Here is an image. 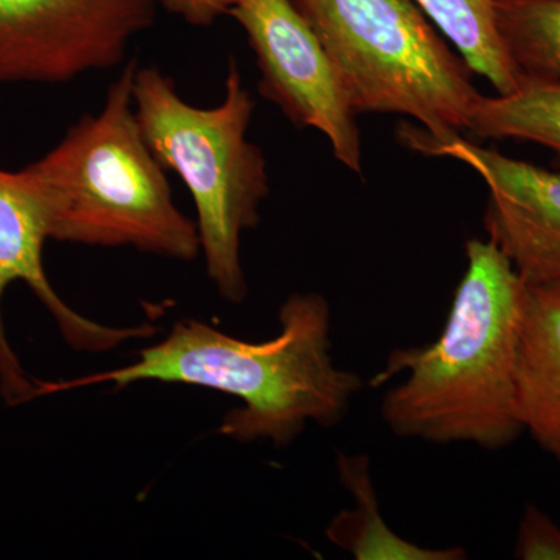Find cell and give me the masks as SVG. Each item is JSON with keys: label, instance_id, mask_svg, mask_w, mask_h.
<instances>
[{"label": "cell", "instance_id": "15", "mask_svg": "<svg viewBox=\"0 0 560 560\" xmlns=\"http://www.w3.org/2000/svg\"><path fill=\"white\" fill-rule=\"evenodd\" d=\"M514 555L522 560H560V525L536 504L523 511Z\"/></svg>", "mask_w": 560, "mask_h": 560}, {"label": "cell", "instance_id": "12", "mask_svg": "<svg viewBox=\"0 0 560 560\" xmlns=\"http://www.w3.org/2000/svg\"><path fill=\"white\" fill-rule=\"evenodd\" d=\"M467 130L480 139L539 143L560 161V83L522 75L508 94L478 95Z\"/></svg>", "mask_w": 560, "mask_h": 560}, {"label": "cell", "instance_id": "9", "mask_svg": "<svg viewBox=\"0 0 560 560\" xmlns=\"http://www.w3.org/2000/svg\"><path fill=\"white\" fill-rule=\"evenodd\" d=\"M419 153L474 168L489 189L485 228L525 285L560 283V173L482 149L463 138L444 143L401 138Z\"/></svg>", "mask_w": 560, "mask_h": 560}, {"label": "cell", "instance_id": "1", "mask_svg": "<svg viewBox=\"0 0 560 560\" xmlns=\"http://www.w3.org/2000/svg\"><path fill=\"white\" fill-rule=\"evenodd\" d=\"M279 323L278 337L253 342L201 320L180 319L164 340L140 350L135 363L77 381H38V396L103 383L114 390L138 382L201 386L241 400L224 416L220 434L285 447L311 420L337 425L364 381L331 360V312L323 294H291Z\"/></svg>", "mask_w": 560, "mask_h": 560}, {"label": "cell", "instance_id": "5", "mask_svg": "<svg viewBox=\"0 0 560 560\" xmlns=\"http://www.w3.org/2000/svg\"><path fill=\"white\" fill-rule=\"evenodd\" d=\"M357 113L418 120L401 138L444 143L469 128L480 92L415 0H293Z\"/></svg>", "mask_w": 560, "mask_h": 560}, {"label": "cell", "instance_id": "2", "mask_svg": "<svg viewBox=\"0 0 560 560\" xmlns=\"http://www.w3.org/2000/svg\"><path fill=\"white\" fill-rule=\"evenodd\" d=\"M466 256L441 337L394 350L370 385L408 374L382 400L396 436L500 451L523 433L515 372L526 285L490 241L471 238Z\"/></svg>", "mask_w": 560, "mask_h": 560}, {"label": "cell", "instance_id": "13", "mask_svg": "<svg viewBox=\"0 0 560 560\" xmlns=\"http://www.w3.org/2000/svg\"><path fill=\"white\" fill-rule=\"evenodd\" d=\"M444 33L470 70L480 73L499 94L518 86L522 72L511 60L492 0H415Z\"/></svg>", "mask_w": 560, "mask_h": 560}, {"label": "cell", "instance_id": "6", "mask_svg": "<svg viewBox=\"0 0 560 560\" xmlns=\"http://www.w3.org/2000/svg\"><path fill=\"white\" fill-rule=\"evenodd\" d=\"M158 0H0V84L66 83L124 62Z\"/></svg>", "mask_w": 560, "mask_h": 560}, {"label": "cell", "instance_id": "11", "mask_svg": "<svg viewBox=\"0 0 560 560\" xmlns=\"http://www.w3.org/2000/svg\"><path fill=\"white\" fill-rule=\"evenodd\" d=\"M368 455L340 453L338 477L355 500L353 510L341 511L331 518L326 536L331 544L357 560H464L460 547L427 548L400 537L383 521L377 492L371 478Z\"/></svg>", "mask_w": 560, "mask_h": 560}, {"label": "cell", "instance_id": "10", "mask_svg": "<svg viewBox=\"0 0 560 560\" xmlns=\"http://www.w3.org/2000/svg\"><path fill=\"white\" fill-rule=\"evenodd\" d=\"M515 407L523 431L560 464V283L526 285Z\"/></svg>", "mask_w": 560, "mask_h": 560}, {"label": "cell", "instance_id": "8", "mask_svg": "<svg viewBox=\"0 0 560 560\" xmlns=\"http://www.w3.org/2000/svg\"><path fill=\"white\" fill-rule=\"evenodd\" d=\"M50 241L49 221L39 195L24 172L0 168V396L9 407L38 397V381L28 377L11 348L3 324L2 300L14 282H24L54 316L66 342L88 352L117 348L132 338H147L153 327L113 329L72 311L51 287L43 250Z\"/></svg>", "mask_w": 560, "mask_h": 560}, {"label": "cell", "instance_id": "14", "mask_svg": "<svg viewBox=\"0 0 560 560\" xmlns=\"http://www.w3.org/2000/svg\"><path fill=\"white\" fill-rule=\"evenodd\" d=\"M492 5L522 75L560 83V0H492Z\"/></svg>", "mask_w": 560, "mask_h": 560}, {"label": "cell", "instance_id": "3", "mask_svg": "<svg viewBox=\"0 0 560 560\" xmlns=\"http://www.w3.org/2000/svg\"><path fill=\"white\" fill-rule=\"evenodd\" d=\"M136 68L125 65L101 113L81 117L22 172L46 209L50 241L194 260L201 250L197 224L176 208L165 168L136 119Z\"/></svg>", "mask_w": 560, "mask_h": 560}, {"label": "cell", "instance_id": "4", "mask_svg": "<svg viewBox=\"0 0 560 560\" xmlns=\"http://www.w3.org/2000/svg\"><path fill=\"white\" fill-rule=\"evenodd\" d=\"M132 103L154 156L194 198L209 279L221 298L242 304L248 296L242 235L259 224L270 178L264 153L248 139L256 102L237 62L231 61L223 101L212 108L184 101L175 81L153 66L136 68Z\"/></svg>", "mask_w": 560, "mask_h": 560}, {"label": "cell", "instance_id": "7", "mask_svg": "<svg viewBox=\"0 0 560 560\" xmlns=\"http://www.w3.org/2000/svg\"><path fill=\"white\" fill-rule=\"evenodd\" d=\"M226 14L241 24L256 55L260 94L296 127L326 136L345 167L363 172L359 113L293 0H232Z\"/></svg>", "mask_w": 560, "mask_h": 560}]
</instances>
